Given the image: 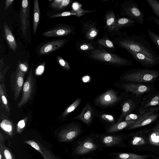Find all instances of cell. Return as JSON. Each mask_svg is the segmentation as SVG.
I'll use <instances>...</instances> for the list:
<instances>
[{
  "instance_id": "obj_1",
  "label": "cell",
  "mask_w": 159,
  "mask_h": 159,
  "mask_svg": "<svg viewBox=\"0 0 159 159\" xmlns=\"http://www.w3.org/2000/svg\"><path fill=\"white\" fill-rule=\"evenodd\" d=\"M114 44L120 48L143 54L159 63V56L150 43L143 37L139 35H129L125 32L113 38Z\"/></svg>"
},
{
  "instance_id": "obj_2",
  "label": "cell",
  "mask_w": 159,
  "mask_h": 159,
  "mask_svg": "<svg viewBox=\"0 0 159 159\" xmlns=\"http://www.w3.org/2000/svg\"><path fill=\"white\" fill-rule=\"evenodd\" d=\"M83 53L88 58L106 65L117 67L133 65L131 61L98 46L94 50Z\"/></svg>"
},
{
  "instance_id": "obj_3",
  "label": "cell",
  "mask_w": 159,
  "mask_h": 159,
  "mask_svg": "<svg viewBox=\"0 0 159 159\" xmlns=\"http://www.w3.org/2000/svg\"><path fill=\"white\" fill-rule=\"evenodd\" d=\"M159 76V71L153 69H136L128 71L121 77V80L140 83L154 81Z\"/></svg>"
},
{
  "instance_id": "obj_4",
  "label": "cell",
  "mask_w": 159,
  "mask_h": 159,
  "mask_svg": "<svg viewBox=\"0 0 159 159\" xmlns=\"http://www.w3.org/2000/svg\"><path fill=\"white\" fill-rule=\"evenodd\" d=\"M120 12L121 16H127L139 24L142 25L145 21L144 13L137 3L133 0L125 1L121 6Z\"/></svg>"
},
{
  "instance_id": "obj_5",
  "label": "cell",
  "mask_w": 159,
  "mask_h": 159,
  "mask_svg": "<svg viewBox=\"0 0 159 159\" xmlns=\"http://www.w3.org/2000/svg\"><path fill=\"white\" fill-rule=\"evenodd\" d=\"M98 140V138L96 139L91 135L86 137L77 143L74 153L77 155L82 156L96 151L99 149L100 144Z\"/></svg>"
},
{
  "instance_id": "obj_6",
  "label": "cell",
  "mask_w": 159,
  "mask_h": 159,
  "mask_svg": "<svg viewBox=\"0 0 159 159\" xmlns=\"http://www.w3.org/2000/svg\"><path fill=\"white\" fill-rule=\"evenodd\" d=\"M34 84L35 79L33 75L32 69H31L24 83L22 97L17 104L18 107L21 108L31 99L34 92Z\"/></svg>"
},
{
  "instance_id": "obj_7",
  "label": "cell",
  "mask_w": 159,
  "mask_h": 159,
  "mask_svg": "<svg viewBox=\"0 0 159 159\" xmlns=\"http://www.w3.org/2000/svg\"><path fill=\"white\" fill-rule=\"evenodd\" d=\"M25 73L16 67L15 72H13L11 76L10 87L13 92L14 99L16 101L18 99L24 85Z\"/></svg>"
},
{
  "instance_id": "obj_8",
  "label": "cell",
  "mask_w": 159,
  "mask_h": 159,
  "mask_svg": "<svg viewBox=\"0 0 159 159\" xmlns=\"http://www.w3.org/2000/svg\"><path fill=\"white\" fill-rule=\"evenodd\" d=\"M70 34H75V27L68 24H62L55 25L43 33L42 35L44 36L48 37H57L66 36Z\"/></svg>"
},
{
  "instance_id": "obj_9",
  "label": "cell",
  "mask_w": 159,
  "mask_h": 159,
  "mask_svg": "<svg viewBox=\"0 0 159 159\" xmlns=\"http://www.w3.org/2000/svg\"><path fill=\"white\" fill-rule=\"evenodd\" d=\"M68 39H56L45 42L38 49V54L42 56L46 55L59 49L68 41Z\"/></svg>"
},
{
  "instance_id": "obj_10",
  "label": "cell",
  "mask_w": 159,
  "mask_h": 159,
  "mask_svg": "<svg viewBox=\"0 0 159 159\" xmlns=\"http://www.w3.org/2000/svg\"><path fill=\"white\" fill-rule=\"evenodd\" d=\"M82 132L81 127L76 124H71L62 129L58 134L61 142L70 141L77 138Z\"/></svg>"
},
{
  "instance_id": "obj_11",
  "label": "cell",
  "mask_w": 159,
  "mask_h": 159,
  "mask_svg": "<svg viewBox=\"0 0 159 159\" xmlns=\"http://www.w3.org/2000/svg\"><path fill=\"white\" fill-rule=\"evenodd\" d=\"M120 98L115 90L110 89L97 97L95 101L99 107H107L117 103Z\"/></svg>"
},
{
  "instance_id": "obj_12",
  "label": "cell",
  "mask_w": 159,
  "mask_h": 159,
  "mask_svg": "<svg viewBox=\"0 0 159 159\" xmlns=\"http://www.w3.org/2000/svg\"><path fill=\"white\" fill-rule=\"evenodd\" d=\"M30 1H22L20 15V20L22 33L25 36H26L27 31L30 25Z\"/></svg>"
},
{
  "instance_id": "obj_13",
  "label": "cell",
  "mask_w": 159,
  "mask_h": 159,
  "mask_svg": "<svg viewBox=\"0 0 159 159\" xmlns=\"http://www.w3.org/2000/svg\"><path fill=\"white\" fill-rule=\"evenodd\" d=\"M99 142L105 147H119L121 146L123 143L124 137L120 135H100L97 136Z\"/></svg>"
},
{
  "instance_id": "obj_14",
  "label": "cell",
  "mask_w": 159,
  "mask_h": 159,
  "mask_svg": "<svg viewBox=\"0 0 159 159\" xmlns=\"http://www.w3.org/2000/svg\"><path fill=\"white\" fill-rule=\"evenodd\" d=\"M97 26V22L91 19L83 23L81 33L84 35L85 39L93 40L98 35L99 30Z\"/></svg>"
},
{
  "instance_id": "obj_15",
  "label": "cell",
  "mask_w": 159,
  "mask_h": 159,
  "mask_svg": "<svg viewBox=\"0 0 159 159\" xmlns=\"http://www.w3.org/2000/svg\"><path fill=\"white\" fill-rule=\"evenodd\" d=\"M95 116V110L91 104L88 102L83 108L80 113L73 119L79 120L88 125L92 123Z\"/></svg>"
},
{
  "instance_id": "obj_16",
  "label": "cell",
  "mask_w": 159,
  "mask_h": 159,
  "mask_svg": "<svg viewBox=\"0 0 159 159\" xmlns=\"http://www.w3.org/2000/svg\"><path fill=\"white\" fill-rule=\"evenodd\" d=\"M24 142L30 145L39 152L42 155L43 159H59L38 141L30 140L25 141Z\"/></svg>"
},
{
  "instance_id": "obj_17",
  "label": "cell",
  "mask_w": 159,
  "mask_h": 159,
  "mask_svg": "<svg viewBox=\"0 0 159 159\" xmlns=\"http://www.w3.org/2000/svg\"><path fill=\"white\" fill-rule=\"evenodd\" d=\"M121 88L127 92L131 93L137 96L141 95L149 91L150 88L146 85L136 83H124Z\"/></svg>"
},
{
  "instance_id": "obj_18",
  "label": "cell",
  "mask_w": 159,
  "mask_h": 159,
  "mask_svg": "<svg viewBox=\"0 0 159 159\" xmlns=\"http://www.w3.org/2000/svg\"><path fill=\"white\" fill-rule=\"evenodd\" d=\"M105 25L104 29L111 36H115L114 27L116 22V15L112 10L108 11L105 14Z\"/></svg>"
},
{
  "instance_id": "obj_19",
  "label": "cell",
  "mask_w": 159,
  "mask_h": 159,
  "mask_svg": "<svg viewBox=\"0 0 159 159\" xmlns=\"http://www.w3.org/2000/svg\"><path fill=\"white\" fill-rule=\"evenodd\" d=\"M136 21L130 18L125 17H120L117 14L116 15V22L114 27L115 35H119L121 32L119 30L121 28L131 27L134 26Z\"/></svg>"
},
{
  "instance_id": "obj_20",
  "label": "cell",
  "mask_w": 159,
  "mask_h": 159,
  "mask_svg": "<svg viewBox=\"0 0 159 159\" xmlns=\"http://www.w3.org/2000/svg\"><path fill=\"white\" fill-rule=\"evenodd\" d=\"M126 51L132 56L135 60L140 63L143 66L147 67H152L159 63L143 54L134 52L129 50Z\"/></svg>"
},
{
  "instance_id": "obj_21",
  "label": "cell",
  "mask_w": 159,
  "mask_h": 159,
  "mask_svg": "<svg viewBox=\"0 0 159 159\" xmlns=\"http://www.w3.org/2000/svg\"><path fill=\"white\" fill-rule=\"evenodd\" d=\"M97 46L96 41L93 40L80 39L75 43L76 49L83 53L94 50Z\"/></svg>"
},
{
  "instance_id": "obj_22",
  "label": "cell",
  "mask_w": 159,
  "mask_h": 159,
  "mask_svg": "<svg viewBox=\"0 0 159 159\" xmlns=\"http://www.w3.org/2000/svg\"><path fill=\"white\" fill-rule=\"evenodd\" d=\"M95 41L97 46L104 49L106 48L108 52H112L116 51L114 43L107 34L101 38L97 39Z\"/></svg>"
},
{
  "instance_id": "obj_23",
  "label": "cell",
  "mask_w": 159,
  "mask_h": 159,
  "mask_svg": "<svg viewBox=\"0 0 159 159\" xmlns=\"http://www.w3.org/2000/svg\"><path fill=\"white\" fill-rule=\"evenodd\" d=\"M4 35L9 48L14 52L18 48L15 39L8 25L5 22L3 24Z\"/></svg>"
},
{
  "instance_id": "obj_24",
  "label": "cell",
  "mask_w": 159,
  "mask_h": 159,
  "mask_svg": "<svg viewBox=\"0 0 159 159\" xmlns=\"http://www.w3.org/2000/svg\"><path fill=\"white\" fill-rule=\"evenodd\" d=\"M96 9L89 10L80 8L76 10H73L69 11H66L61 13L55 14L51 16V18H55L60 17L66 16H70L75 15L79 17L86 14L95 12Z\"/></svg>"
},
{
  "instance_id": "obj_25",
  "label": "cell",
  "mask_w": 159,
  "mask_h": 159,
  "mask_svg": "<svg viewBox=\"0 0 159 159\" xmlns=\"http://www.w3.org/2000/svg\"><path fill=\"white\" fill-rule=\"evenodd\" d=\"M138 119L136 120H122L117 122L109 127L107 131V133H111L128 128L135 123Z\"/></svg>"
},
{
  "instance_id": "obj_26",
  "label": "cell",
  "mask_w": 159,
  "mask_h": 159,
  "mask_svg": "<svg viewBox=\"0 0 159 159\" xmlns=\"http://www.w3.org/2000/svg\"><path fill=\"white\" fill-rule=\"evenodd\" d=\"M157 116L158 115H157L152 114L149 116H146L142 119H141V116L136 122L128 127L127 129H133L148 125L157 119Z\"/></svg>"
},
{
  "instance_id": "obj_27",
  "label": "cell",
  "mask_w": 159,
  "mask_h": 159,
  "mask_svg": "<svg viewBox=\"0 0 159 159\" xmlns=\"http://www.w3.org/2000/svg\"><path fill=\"white\" fill-rule=\"evenodd\" d=\"M0 102L1 107L4 108L8 113H9L10 107L7 96L5 85L3 82L0 83Z\"/></svg>"
},
{
  "instance_id": "obj_28",
  "label": "cell",
  "mask_w": 159,
  "mask_h": 159,
  "mask_svg": "<svg viewBox=\"0 0 159 159\" xmlns=\"http://www.w3.org/2000/svg\"><path fill=\"white\" fill-rule=\"evenodd\" d=\"M40 9L38 0L34 1L33 34L34 35L36 33L39 20Z\"/></svg>"
},
{
  "instance_id": "obj_29",
  "label": "cell",
  "mask_w": 159,
  "mask_h": 159,
  "mask_svg": "<svg viewBox=\"0 0 159 159\" xmlns=\"http://www.w3.org/2000/svg\"><path fill=\"white\" fill-rule=\"evenodd\" d=\"M156 105H159V93L143 102L140 110V113L143 114L151 107Z\"/></svg>"
},
{
  "instance_id": "obj_30",
  "label": "cell",
  "mask_w": 159,
  "mask_h": 159,
  "mask_svg": "<svg viewBox=\"0 0 159 159\" xmlns=\"http://www.w3.org/2000/svg\"><path fill=\"white\" fill-rule=\"evenodd\" d=\"M133 103L131 100H128L123 103L121 109V113L117 122L122 121L132 111L133 108Z\"/></svg>"
},
{
  "instance_id": "obj_31",
  "label": "cell",
  "mask_w": 159,
  "mask_h": 159,
  "mask_svg": "<svg viewBox=\"0 0 159 159\" xmlns=\"http://www.w3.org/2000/svg\"><path fill=\"white\" fill-rule=\"evenodd\" d=\"M114 155H116V157L112 158L114 159H145L148 157L147 155L126 153H118Z\"/></svg>"
},
{
  "instance_id": "obj_32",
  "label": "cell",
  "mask_w": 159,
  "mask_h": 159,
  "mask_svg": "<svg viewBox=\"0 0 159 159\" xmlns=\"http://www.w3.org/2000/svg\"><path fill=\"white\" fill-rule=\"evenodd\" d=\"M71 0H54L50 4V6L53 8L61 10L66 9L71 2Z\"/></svg>"
},
{
  "instance_id": "obj_33",
  "label": "cell",
  "mask_w": 159,
  "mask_h": 159,
  "mask_svg": "<svg viewBox=\"0 0 159 159\" xmlns=\"http://www.w3.org/2000/svg\"><path fill=\"white\" fill-rule=\"evenodd\" d=\"M4 138L1 133L0 134V152L4 159H14L9 150L4 145Z\"/></svg>"
},
{
  "instance_id": "obj_34",
  "label": "cell",
  "mask_w": 159,
  "mask_h": 159,
  "mask_svg": "<svg viewBox=\"0 0 159 159\" xmlns=\"http://www.w3.org/2000/svg\"><path fill=\"white\" fill-rule=\"evenodd\" d=\"M81 98H78L69 106L64 111L62 114V116L65 117L75 110L80 104Z\"/></svg>"
},
{
  "instance_id": "obj_35",
  "label": "cell",
  "mask_w": 159,
  "mask_h": 159,
  "mask_svg": "<svg viewBox=\"0 0 159 159\" xmlns=\"http://www.w3.org/2000/svg\"><path fill=\"white\" fill-rule=\"evenodd\" d=\"M0 126L2 129L9 135H12L13 126L11 121L6 119L3 120L1 122Z\"/></svg>"
},
{
  "instance_id": "obj_36",
  "label": "cell",
  "mask_w": 159,
  "mask_h": 159,
  "mask_svg": "<svg viewBox=\"0 0 159 159\" xmlns=\"http://www.w3.org/2000/svg\"><path fill=\"white\" fill-rule=\"evenodd\" d=\"M151 10L157 16L159 20V2L156 0H147Z\"/></svg>"
},
{
  "instance_id": "obj_37",
  "label": "cell",
  "mask_w": 159,
  "mask_h": 159,
  "mask_svg": "<svg viewBox=\"0 0 159 159\" xmlns=\"http://www.w3.org/2000/svg\"><path fill=\"white\" fill-rule=\"evenodd\" d=\"M150 143L155 146H159V130H155L150 135L149 138Z\"/></svg>"
},
{
  "instance_id": "obj_38",
  "label": "cell",
  "mask_w": 159,
  "mask_h": 159,
  "mask_svg": "<svg viewBox=\"0 0 159 159\" xmlns=\"http://www.w3.org/2000/svg\"><path fill=\"white\" fill-rule=\"evenodd\" d=\"M147 32L152 41L159 49V35L150 30H147Z\"/></svg>"
},
{
  "instance_id": "obj_39",
  "label": "cell",
  "mask_w": 159,
  "mask_h": 159,
  "mask_svg": "<svg viewBox=\"0 0 159 159\" xmlns=\"http://www.w3.org/2000/svg\"><path fill=\"white\" fill-rule=\"evenodd\" d=\"M56 60L59 66L63 69L68 71L70 70L71 68L69 63L61 57L57 56Z\"/></svg>"
},
{
  "instance_id": "obj_40",
  "label": "cell",
  "mask_w": 159,
  "mask_h": 159,
  "mask_svg": "<svg viewBox=\"0 0 159 159\" xmlns=\"http://www.w3.org/2000/svg\"><path fill=\"white\" fill-rule=\"evenodd\" d=\"M146 143L143 137L137 135L134 136L131 141V144L134 146H138Z\"/></svg>"
},
{
  "instance_id": "obj_41",
  "label": "cell",
  "mask_w": 159,
  "mask_h": 159,
  "mask_svg": "<svg viewBox=\"0 0 159 159\" xmlns=\"http://www.w3.org/2000/svg\"><path fill=\"white\" fill-rule=\"evenodd\" d=\"M28 118V117L27 116L19 121L16 125V129L18 133H20L22 132L25 127Z\"/></svg>"
},
{
  "instance_id": "obj_42",
  "label": "cell",
  "mask_w": 159,
  "mask_h": 159,
  "mask_svg": "<svg viewBox=\"0 0 159 159\" xmlns=\"http://www.w3.org/2000/svg\"><path fill=\"white\" fill-rule=\"evenodd\" d=\"M17 67L22 72L26 73L28 70V66L25 61L21 62L20 60L18 61Z\"/></svg>"
},
{
  "instance_id": "obj_43",
  "label": "cell",
  "mask_w": 159,
  "mask_h": 159,
  "mask_svg": "<svg viewBox=\"0 0 159 159\" xmlns=\"http://www.w3.org/2000/svg\"><path fill=\"white\" fill-rule=\"evenodd\" d=\"M143 114L138 115L135 114H129L125 117L124 120H136L141 116Z\"/></svg>"
},
{
  "instance_id": "obj_44",
  "label": "cell",
  "mask_w": 159,
  "mask_h": 159,
  "mask_svg": "<svg viewBox=\"0 0 159 159\" xmlns=\"http://www.w3.org/2000/svg\"><path fill=\"white\" fill-rule=\"evenodd\" d=\"M9 69V66H7L2 71L0 72V82L1 83H2L4 81L5 75Z\"/></svg>"
},
{
  "instance_id": "obj_45",
  "label": "cell",
  "mask_w": 159,
  "mask_h": 159,
  "mask_svg": "<svg viewBox=\"0 0 159 159\" xmlns=\"http://www.w3.org/2000/svg\"><path fill=\"white\" fill-rule=\"evenodd\" d=\"M102 118L104 120L111 122L114 121V119L111 115L105 114L102 116Z\"/></svg>"
},
{
  "instance_id": "obj_46",
  "label": "cell",
  "mask_w": 159,
  "mask_h": 159,
  "mask_svg": "<svg viewBox=\"0 0 159 159\" xmlns=\"http://www.w3.org/2000/svg\"><path fill=\"white\" fill-rule=\"evenodd\" d=\"M44 69V65L39 66L36 69L35 74L36 75H40L43 74Z\"/></svg>"
},
{
  "instance_id": "obj_47",
  "label": "cell",
  "mask_w": 159,
  "mask_h": 159,
  "mask_svg": "<svg viewBox=\"0 0 159 159\" xmlns=\"http://www.w3.org/2000/svg\"><path fill=\"white\" fill-rule=\"evenodd\" d=\"M14 0H7L5 1L4 10H6L12 4Z\"/></svg>"
},
{
  "instance_id": "obj_48",
  "label": "cell",
  "mask_w": 159,
  "mask_h": 159,
  "mask_svg": "<svg viewBox=\"0 0 159 159\" xmlns=\"http://www.w3.org/2000/svg\"><path fill=\"white\" fill-rule=\"evenodd\" d=\"M149 18L150 20H152L157 25L158 28L159 29V20L157 17L152 15L150 16Z\"/></svg>"
},
{
  "instance_id": "obj_49",
  "label": "cell",
  "mask_w": 159,
  "mask_h": 159,
  "mask_svg": "<svg viewBox=\"0 0 159 159\" xmlns=\"http://www.w3.org/2000/svg\"><path fill=\"white\" fill-rule=\"evenodd\" d=\"M4 66L5 65L3 59L2 58H1L0 60V72L2 70Z\"/></svg>"
},
{
  "instance_id": "obj_50",
  "label": "cell",
  "mask_w": 159,
  "mask_h": 159,
  "mask_svg": "<svg viewBox=\"0 0 159 159\" xmlns=\"http://www.w3.org/2000/svg\"><path fill=\"white\" fill-rule=\"evenodd\" d=\"M84 159H95L91 157H86V158H84Z\"/></svg>"
},
{
  "instance_id": "obj_51",
  "label": "cell",
  "mask_w": 159,
  "mask_h": 159,
  "mask_svg": "<svg viewBox=\"0 0 159 159\" xmlns=\"http://www.w3.org/2000/svg\"><path fill=\"white\" fill-rule=\"evenodd\" d=\"M155 130H159V125L157 126V129H156Z\"/></svg>"
}]
</instances>
